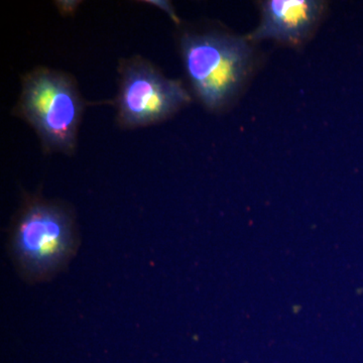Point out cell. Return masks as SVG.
I'll list each match as a JSON object with an SVG mask.
<instances>
[{"mask_svg": "<svg viewBox=\"0 0 363 363\" xmlns=\"http://www.w3.org/2000/svg\"><path fill=\"white\" fill-rule=\"evenodd\" d=\"M181 48L196 94L207 108H221L247 76L252 59L247 40L219 33H186Z\"/></svg>", "mask_w": 363, "mask_h": 363, "instance_id": "cell-1", "label": "cell"}, {"mask_svg": "<svg viewBox=\"0 0 363 363\" xmlns=\"http://www.w3.org/2000/svg\"><path fill=\"white\" fill-rule=\"evenodd\" d=\"M75 247V228L66 209L42 200L23 208L14 225L11 247L28 279L51 278L68 262Z\"/></svg>", "mask_w": 363, "mask_h": 363, "instance_id": "cell-2", "label": "cell"}, {"mask_svg": "<svg viewBox=\"0 0 363 363\" xmlns=\"http://www.w3.org/2000/svg\"><path fill=\"white\" fill-rule=\"evenodd\" d=\"M83 104L68 76L38 69L23 83L20 111L35 128L45 149L71 154L76 147Z\"/></svg>", "mask_w": 363, "mask_h": 363, "instance_id": "cell-3", "label": "cell"}, {"mask_svg": "<svg viewBox=\"0 0 363 363\" xmlns=\"http://www.w3.org/2000/svg\"><path fill=\"white\" fill-rule=\"evenodd\" d=\"M190 101L187 90L143 59L124 62L117 97V117L125 128L160 123Z\"/></svg>", "mask_w": 363, "mask_h": 363, "instance_id": "cell-4", "label": "cell"}, {"mask_svg": "<svg viewBox=\"0 0 363 363\" xmlns=\"http://www.w3.org/2000/svg\"><path fill=\"white\" fill-rule=\"evenodd\" d=\"M323 4L314 0H269L262 4V20L248 37L252 40L274 39L302 42L316 25Z\"/></svg>", "mask_w": 363, "mask_h": 363, "instance_id": "cell-5", "label": "cell"}]
</instances>
